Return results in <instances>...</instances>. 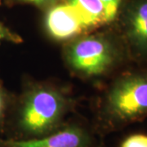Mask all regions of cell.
<instances>
[{
    "label": "cell",
    "mask_w": 147,
    "mask_h": 147,
    "mask_svg": "<svg viewBox=\"0 0 147 147\" xmlns=\"http://www.w3.org/2000/svg\"><path fill=\"white\" fill-rule=\"evenodd\" d=\"M70 100L65 92L54 85L35 84L24 91L12 108L2 138L31 140L42 138L66 123Z\"/></svg>",
    "instance_id": "6da1fadb"
},
{
    "label": "cell",
    "mask_w": 147,
    "mask_h": 147,
    "mask_svg": "<svg viewBox=\"0 0 147 147\" xmlns=\"http://www.w3.org/2000/svg\"><path fill=\"white\" fill-rule=\"evenodd\" d=\"M147 118V68L121 74L105 92L95 132L105 135Z\"/></svg>",
    "instance_id": "7a4b0ae2"
},
{
    "label": "cell",
    "mask_w": 147,
    "mask_h": 147,
    "mask_svg": "<svg viewBox=\"0 0 147 147\" xmlns=\"http://www.w3.org/2000/svg\"><path fill=\"white\" fill-rule=\"evenodd\" d=\"M127 56L122 39L105 34L77 37L65 49L68 67L84 78H99L109 74Z\"/></svg>",
    "instance_id": "3957f363"
},
{
    "label": "cell",
    "mask_w": 147,
    "mask_h": 147,
    "mask_svg": "<svg viewBox=\"0 0 147 147\" xmlns=\"http://www.w3.org/2000/svg\"><path fill=\"white\" fill-rule=\"evenodd\" d=\"M94 130L82 123L69 122L46 137L31 140L0 137L7 147H100Z\"/></svg>",
    "instance_id": "277c9868"
},
{
    "label": "cell",
    "mask_w": 147,
    "mask_h": 147,
    "mask_svg": "<svg viewBox=\"0 0 147 147\" xmlns=\"http://www.w3.org/2000/svg\"><path fill=\"white\" fill-rule=\"evenodd\" d=\"M123 42L130 57L147 61V0H133L123 18Z\"/></svg>",
    "instance_id": "5b68a950"
},
{
    "label": "cell",
    "mask_w": 147,
    "mask_h": 147,
    "mask_svg": "<svg viewBox=\"0 0 147 147\" xmlns=\"http://www.w3.org/2000/svg\"><path fill=\"white\" fill-rule=\"evenodd\" d=\"M45 26L49 35L59 41L75 38L86 30L79 16L68 3L50 8L46 15Z\"/></svg>",
    "instance_id": "8992f818"
},
{
    "label": "cell",
    "mask_w": 147,
    "mask_h": 147,
    "mask_svg": "<svg viewBox=\"0 0 147 147\" xmlns=\"http://www.w3.org/2000/svg\"><path fill=\"white\" fill-rule=\"evenodd\" d=\"M66 3L77 13L86 30L106 24L105 8L100 0H68Z\"/></svg>",
    "instance_id": "52a82bcc"
},
{
    "label": "cell",
    "mask_w": 147,
    "mask_h": 147,
    "mask_svg": "<svg viewBox=\"0 0 147 147\" xmlns=\"http://www.w3.org/2000/svg\"><path fill=\"white\" fill-rule=\"evenodd\" d=\"M14 105L13 98L0 78V137H3L7 121Z\"/></svg>",
    "instance_id": "ba28073f"
},
{
    "label": "cell",
    "mask_w": 147,
    "mask_h": 147,
    "mask_svg": "<svg viewBox=\"0 0 147 147\" xmlns=\"http://www.w3.org/2000/svg\"><path fill=\"white\" fill-rule=\"evenodd\" d=\"M105 11L106 24L111 23L117 18L123 0H100Z\"/></svg>",
    "instance_id": "9c48e42d"
},
{
    "label": "cell",
    "mask_w": 147,
    "mask_h": 147,
    "mask_svg": "<svg viewBox=\"0 0 147 147\" xmlns=\"http://www.w3.org/2000/svg\"><path fill=\"white\" fill-rule=\"evenodd\" d=\"M119 147H147V134L142 132L130 134L121 142Z\"/></svg>",
    "instance_id": "30bf717a"
},
{
    "label": "cell",
    "mask_w": 147,
    "mask_h": 147,
    "mask_svg": "<svg viewBox=\"0 0 147 147\" xmlns=\"http://www.w3.org/2000/svg\"><path fill=\"white\" fill-rule=\"evenodd\" d=\"M22 42L23 39L19 34L0 22V42H11L18 44Z\"/></svg>",
    "instance_id": "8fae6325"
},
{
    "label": "cell",
    "mask_w": 147,
    "mask_h": 147,
    "mask_svg": "<svg viewBox=\"0 0 147 147\" xmlns=\"http://www.w3.org/2000/svg\"><path fill=\"white\" fill-rule=\"evenodd\" d=\"M15 1L21 3H29V4H33V5L42 6L47 4V3H55L57 0H15Z\"/></svg>",
    "instance_id": "7c38bea8"
},
{
    "label": "cell",
    "mask_w": 147,
    "mask_h": 147,
    "mask_svg": "<svg viewBox=\"0 0 147 147\" xmlns=\"http://www.w3.org/2000/svg\"><path fill=\"white\" fill-rule=\"evenodd\" d=\"M0 147H7V146H4L3 144H2V143L0 142Z\"/></svg>",
    "instance_id": "4fadbf2b"
},
{
    "label": "cell",
    "mask_w": 147,
    "mask_h": 147,
    "mask_svg": "<svg viewBox=\"0 0 147 147\" xmlns=\"http://www.w3.org/2000/svg\"><path fill=\"white\" fill-rule=\"evenodd\" d=\"M1 2H2V0H0V4H1Z\"/></svg>",
    "instance_id": "5bb4252c"
},
{
    "label": "cell",
    "mask_w": 147,
    "mask_h": 147,
    "mask_svg": "<svg viewBox=\"0 0 147 147\" xmlns=\"http://www.w3.org/2000/svg\"><path fill=\"white\" fill-rule=\"evenodd\" d=\"M100 147H102V146H100Z\"/></svg>",
    "instance_id": "9a60e30c"
}]
</instances>
